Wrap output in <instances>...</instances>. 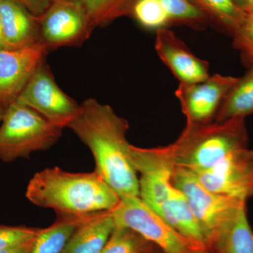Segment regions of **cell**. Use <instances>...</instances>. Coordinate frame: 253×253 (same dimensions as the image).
<instances>
[{
    "label": "cell",
    "instance_id": "6da1fadb",
    "mask_svg": "<svg viewBox=\"0 0 253 253\" xmlns=\"http://www.w3.org/2000/svg\"><path fill=\"white\" fill-rule=\"evenodd\" d=\"M71 129L90 150L96 172L120 199L139 196V176L126 139L127 121L109 105L89 98L80 104Z\"/></svg>",
    "mask_w": 253,
    "mask_h": 253
},
{
    "label": "cell",
    "instance_id": "7a4b0ae2",
    "mask_svg": "<svg viewBox=\"0 0 253 253\" xmlns=\"http://www.w3.org/2000/svg\"><path fill=\"white\" fill-rule=\"evenodd\" d=\"M26 196L38 207L57 213L86 214L111 211L121 199L96 172H66L58 167L37 172Z\"/></svg>",
    "mask_w": 253,
    "mask_h": 253
},
{
    "label": "cell",
    "instance_id": "3957f363",
    "mask_svg": "<svg viewBox=\"0 0 253 253\" xmlns=\"http://www.w3.org/2000/svg\"><path fill=\"white\" fill-rule=\"evenodd\" d=\"M246 118L206 125L186 124L179 137L167 146L174 167L195 173L215 166L237 150L249 147Z\"/></svg>",
    "mask_w": 253,
    "mask_h": 253
},
{
    "label": "cell",
    "instance_id": "277c9868",
    "mask_svg": "<svg viewBox=\"0 0 253 253\" xmlns=\"http://www.w3.org/2000/svg\"><path fill=\"white\" fill-rule=\"evenodd\" d=\"M1 123L0 159L5 163L27 158L36 151H46L62 136L63 129L16 101L6 107Z\"/></svg>",
    "mask_w": 253,
    "mask_h": 253
},
{
    "label": "cell",
    "instance_id": "5b68a950",
    "mask_svg": "<svg viewBox=\"0 0 253 253\" xmlns=\"http://www.w3.org/2000/svg\"><path fill=\"white\" fill-rule=\"evenodd\" d=\"M172 183L187 201L208 249L246 207L244 201L221 196L206 189L194 172L184 168H174Z\"/></svg>",
    "mask_w": 253,
    "mask_h": 253
},
{
    "label": "cell",
    "instance_id": "8992f818",
    "mask_svg": "<svg viewBox=\"0 0 253 253\" xmlns=\"http://www.w3.org/2000/svg\"><path fill=\"white\" fill-rule=\"evenodd\" d=\"M111 212L116 226L135 231L162 253H193L206 249L179 234L139 196L121 199Z\"/></svg>",
    "mask_w": 253,
    "mask_h": 253
},
{
    "label": "cell",
    "instance_id": "52a82bcc",
    "mask_svg": "<svg viewBox=\"0 0 253 253\" xmlns=\"http://www.w3.org/2000/svg\"><path fill=\"white\" fill-rule=\"evenodd\" d=\"M16 101L61 129L69 126L80 110V104L58 85L45 61L37 68Z\"/></svg>",
    "mask_w": 253,
    "mask_h": 253
},
{
    "label": "cell",
    "instance_id": "ba28073f",
    "mask_svg": "<svg viewBox=\"0 0 253 253\" xmlns=\"http://www.w3.org/2000/svg\"><path fill=\"white\" fill-rule=\"evenodd\" d=\"M38 18L39 42L48 51L81 45L94 30L81 0H56Z\"/></svg>",
    "mask_w": 253,
    "mask_h": 253
},
{
    "label": "cell",
    "instance_id": "9c48e42d",
    "mask_svg": "<svg viewBox=\"0 0 253 253\" xmlns=\"http://www.w3.org/2000/svg\"><path fill=\"white\" fill-rule=\"evenodd\" d=\"M126 16L144 29L155 32L176 26L203 31L209 24L191 0H131Z\"/></svg>",
    "mask_w": 253,
    "mask_h": 253
},
{
    "label": "cell",
    "instance_id": "30bf717a",
    "mask_svg": "<svg viewBox=\"0 0 253 253\" xmlns=\"http://www.w3.org/2000/svg\"><path fill=\"white\" fill-rule=\"evenodd\" d=\"M239 78L214 74L205 81L181 84L175 91L186 124L206 125L215 121L221 106Z\"/></svg>",
    "mask_w": 253,
    "mask_h": 253
},
{
    "label": "cell",
    "instance_id": "8fae6325",
    "mask_svg": "<svg viewBox=\"0 0 253 253\" xmlns=\"http://www.w3.org/2000/svg\"><path fill=\"white\" fill-rule=\"evenodd\" d=\"M195 174L210 191L247 203L253 196V150H237L213 167Z\"/></svg>",
    "mask_w": 253,
    "mask_h": 253
},
{
    "label": "cell",
    "instance_id": "7c38bea8",
    "mask_svg": "<svg viewBox=\"0 0 253 253\" xmlns=\"http://www.w3.org/2000/svg\"><path fill=\"white\" fill-rule=\"evenodd\" d=\"M131 156L137 174H140L139 196L157 212L169 196L175 168L167 146L145 149L131 145Z\"/></svg>",
    "mask_w": 253,
    "mask_h": 253
},
{
    "label": "cell",
    "instance_id": "4fadbf2b",
    "mask_svg": "<svg viewBox=\"0 0 253 253\" xmlns=\"http://www.w3.org/2000/svg\"><path fill=\"white\" fill-rule=\"evenodd\" d=\"M47 54L41 42L22 49L0 50V104L7 107L17 100Z\"/></svg>",
    "mask_w": 253,
    "mask_h": 253
},
{
    "label": "cell",
    "instance_id": "5bb4252c",
    "mask_svg": "<svg viewBox=\"0 0 253 253\" xmlns=\"http://www.w3.org/2000/svg\"><path fill=\"white\" fill-rule=\"evenodd\" d=\"M155 49L181 84H192L210 77L209 63L193 54L169 29L156 31Z\"/></svg>",
    "mask_w": 253,
    "mask_h": 253
},
{
    "label": "cell",
    "instance_id": "9a60e30c",
    "mask_svg": "<svg viewBox=\"0 0 253 253\" xmlns=\"http://www.w3.org/2000/svg\"><path fill=\"white\" fill-rule=\"evenodd\" d=\"M0 18L6 49L40 42L39 18L17 0H0Z\"/></svg>",
    "mask_w": 253,
    "mask_h": 253
},
{
    "label": "cell",
    "instance_id": "2e32d148",
    "mask_svg": "<svg viewBox=\"0 0 253 253\" xmlns=\"http://www.w3.org/2000/svg\"><path fill=\"white\" fill-rule=\"evenodd\" d=\"M115 227L111 211L91 213L78 226L62 253H101Z\"/></svg>",
    "mask_w": 253,
    "mask_h": 253
},
{
    "label": "cell",
    "instance_id": "e0dca14e",
    "mask_svg": "<svg viewBox=\"0 0 253 253\" xmlns=\"http://www.w3.org/2000/svg\"><path fill=\"white\" fill-rule=\"evenodd\" d=\"M158 214L179 234L202 249H208L202 231L187 201L174 186Z\"/></svg>",
    "mask_w": 253,
    "mask_h": 253
},
{
    "label": "cell",
    "instance_id": "ac0fdd59",
    "mask_svg": "<svg viewBox=\"0 0 253 253\" xmlns=\"http://www.w3.org/2000/svg\"><path fill=\"white\" fill-rule=\"evenodd\" d=\"M91 214L57 213L54 224L41 229L28 253H62L78 226Z\"/></svg>",
    "mask_w": 253,
    "mask_h": 253
},
{
    "label": "cell",
    "instance_id": "d6986e66",
    "mask_svg": "<svg viewBox=\"0 0 253 253\" xmlns=\"http://www.w3.org/2000/svg\"><path fill=\"white\" fill-rule=\"evenodd\" d=\"M209 250L212 253H253V230L246 207Z\"/></svg>",
    "mask_w": 253,
    "mask_h": 253
},
{
    "label": "cell",
    "instance_id": "ffe728a7",
    "mask_svg": "<svg viewBox=\"0 0 253 253\" xmlns=\"http://www.w3.org/2000/svg\"><path fill=\"white\" fill-rule=\"evenodd\" d=\"M253 114V66L239 78L237 83L226 96L214 122H223L231 118H244Z\"/></svg>",
    "mask_w": 253,
    "mask_h": 253
},
{
    "label": "cell",
    "instance_id": "44dd1931",
    "mask_svg": "<svg viewBox=\"0 0 253 253\" xmlns=\"http://www.w3.org/2000/svg\"><path fill=\"white\" fill-rule=\"evenodd\" d=\"M206 15L209 24L233 36L245 13L234 0H191Z\"/></svg>",
    "mask_w": 253,
    "mask_h": 253
},
{
    "label": "cell",
    "instance_id": "7402d4cb",
    "mask_svg": "<svg viewBox=\"0 0 253 253\" xmlns=\"http://www.w3.org/2000/svg\"><path fill=\"white\" fill-rule=\"evenodd\" d=\"M131 0H81L92 27H104L126 16Z\"/></svg>",
    "mask_w": 253,
    "mask_h": 253
},
{
    "label": "cell",
    "instance_id": "603a6c76",
    "mask_svg": "<svg viewBox=\"0 0 253 253\" xmlns=\"http://www.w3.org/2000/svg\"><path fill=\"white\" fill-rule=\"evenodd\" d=\"M156 247L129 228L116 226L101 253H143Z\"/></svg>",
    "mask_w": 253,
    "mask_h": 253
},
{
    "label": "cell",
    "instance_id": "cb8c5ba5",
    "mask_svg": "<svg viewBox=\"0 0 253 253\" xmlns=\"http://www.w3.org/2000/svg\"><path fill=\"white\" fill-rule=\"evenodd\" d=\"M233 45L247 67L253 66V11L245 13L241 24L233 35Z\"/></svg>",
    "mask_w": 253,
    "mask_h": 253
},
{
    "label": "cell",
    "instance_id": "d4e9b609",
    "mask_svg": "<svg viewBox=\"0 0 253 253\" xmlns=\"http://www.w3.org/2000/svg\"><path fill=\"white\" fill-rule=\"evenodd\" d=\"M41 229L27 226H0V251L33 241Z\"/></svg>",
    "mask_w": 253,
    "mask_h": 253
},
{
    "label": "cell",
    "instance_id": "484cf974",
    "mask_svg": "<svg viewBox=\"0 0 253 253\" xmlns=\"http://www.w3.org/2000/svg\"><path fill=\"white\" fill-rule=\"evenodd\" d=\"M26 6L35 16L40 17L56 0H17Z\"/></svg>",
    "mask_w": 253,
    "mask_h": 253
},
{
    "label": "cell",
    "instance_id": "4316f807",
    "mask_svg": "<svg viewBox=\"0 0 253 253\" xmlns=\"http://www.w3.org/2000/svg\"><path fill=\"white\" fill-rule=\"evenodd\" d=\"M35 240V239H34ZM33 241L28 242L27 244L21 245V246H16L14 248L2 250L0 251V253H28L33 246Z\"/></svg>",
    "mask_w": 253,
    "mask_h": 253
},
{
    "label": "cell",
    "instance_id": "83f0119b",
    "mask_svg": "<svg viewBox=\"0 0 253 253\" xmlns=\"http://www.w3.org/2000/svg\"><path fill=\"white\" fill-rule=\"evenodd\" d=\"M234 1L244 13L253 11V0H234Z\"/></svg>",
    "mask_w": 253,
    "mask_h": 253
},
{
    "label": "cell",
    "instance_id": "f1b7e54d",
    "mask_svg": "<svg viewBox=\"0 0 253 253\" xmlns=\"http://www.w3.org/2000/svg\"><path fill=\"white\" fill-rule=\"evenodd\" d=\"M6 49L4 35H3L2 25H1V18H0V50Z\"/></svg>",
    "mask_w": 253,
    "mask_h": 253
},
{
    "label": "cell",
    "instance_id": "f546056e",
    "mask_svg": "<svg viewBox=\"0 0 253 253\" xmlns=\"http://www.w3.org/2000/svg\"><path fill=\"white\" fill-rule=\"evenodd\" d=\"M6 107H5L4 105L0 104V122L2 121L3 117H4L5 111H6Z\"/></svg>",
    "mask_w": 253,
    "mask_h": 253
},
{
    "label": "cell",
    "instance_id": "4dcf8cb0",
    "mask_svg": "<svg viewBox=\"0 0 253 253\" xmlns=\"http://www.w3.org/2000/svg\"><path fill=\"white\" fill-rule=\"evenodd\" d=\"M212 253V251L209 249H202L199 250V251H195L194 253Z\"/></svg>",
    "mask_w": 253,
    "mask_h": 253
},
{
    "label": "cell",
    "instance_id": "1f68e13d",
    "mask_svg": "<svg viewBox=\"0 0 253 253\" xmlns=\"http://www.w3.org/2000/svg\"><path fill=\"white\" fill-rule=\"evenodd\" d=\"M155 248H152V249H151L149 250V251H146V252L143 253H157V251L155 250Z\"/></svg>",
    "mask_w": 253,
    "mask_h": 253
}]
</instances>
